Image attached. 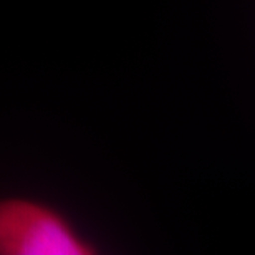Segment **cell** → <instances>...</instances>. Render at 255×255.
<instances>
[{
    "instance_id": "6da1fadb",
    "label": "cell",
    "mask_w": 255,
    "mask_h": 255,
    "mask_svg": "<svg viewBox=\"0 0 255 255\" xmlns=\"http://www.w3.org/2000/svg\"><path fill=\"white\" fill-rule=\"evenodd\" d=\"M90 242L58 209L25 197L0 199V255H95Z\"/></svg>"
}]
</instances>
